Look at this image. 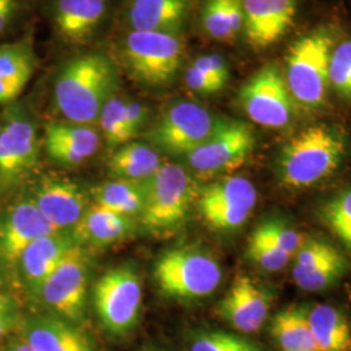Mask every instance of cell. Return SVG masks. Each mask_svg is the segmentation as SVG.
<instances>
[{
  "mask_svg": "<svg viewBox=\"0 0 351 351\" xmlns=\"http://www.w3.org/2000/svg\"><path fill=\"white\" fill-rule=\"evenodd\" d=\"M34 124L19 108H11L0 125V188L16 184L38 162Z\"/></svg>",
  "mask_w": 351,
  "mask_h": 351,
  "instance_id": "14",
  "label": "cell"
},
{
  "mask_svg": "<svg viewBox=\"0 0 351 351\" xmlns=\"http://www.w3.org/2000/svg\"><path fill=\"white\" fill-rule=\"evenodd\" d=\"M185 84L191 91L202 94V95H211L216 94L220 90L226 88L220 82L215 81L213 78L203 75L199 69H197L193 64L189 65L185 73Z\"/></svg>",
  "mask_w": 351,
  "mask_h": 351,
  "instance_id": "39",
  "label": "cell"
},
{
  "mask_svg": "<svg viewBox=\"0 0 351 351\" xmlns=\"http://www.w3.org/2000/svg\"><path fill=\"white\" fill-rule=\"evenodd\" d=\"M116 68L101 53H86L65 64L53 88V99L64 117L73 124L91 125L112 97Z\"/></svg>",
  "mask_w": 351,
  "mask_h": 351,
  "instance_id": "1",
  "label": "cell"
},
{
  "mask_svg": "<svg viewBox=\"0 0 351 351\" xmlns=\"http://www.w3.org/2000/svg\"><path fill=\"white\" fill-rule=\"evenodd\" d=\"M0 351H4V348H3V349H0Z\"/></svg>",
  "mask_w": 351,
  "mask_h": 351,
  "instance_id": "43",
  "label": "cell"
},
{
  "mask_svg": "<svg viewBox=\"0 0 351 351\" xmlns=\"http://www.w3.org/2000/svg\"><path fill=\"white\" fill-rule=\"evenodd\" d=\"M243 32L255 51L277 43L294 24L297 0H242Z\"/></svg>",
  "mask_w": 351,
  "mask_h": 351,
  "instance_id": "16",
  "label": "cell"
},
{
  "mask_svg": "<svg viewBox=\"0 0 351 351\" xmlns=\"http://www.w3.org/2000/svg\"><path fill=\"white\" fill-rule=\"evenodd\" d=\"M348 271V261L326 241L306 239L297 251L293 278L304 291L316 293L333 287Z\"/></svg>",
  "mask_w": 351,
  "mask_h": 351,
  "instance_id": "15",
  "label": "cell"
},
{
  "mask_svg": "<svg viewBox=\"0 0 351 351\" xmlns=\"http://www.w3.org/2000/svg\"><path fill=\"white\" fill-rule=\"evenodd\" d=\"M329 84L343 99H351V39L336 45L330 55Z\"/></svg>",
  "mask_w": 351,
  "mask_h": 351,
  "instance_id": "33",
  "label": "cell"
},
{
  "mask_svg": "<svg viewBox=\"0 0 351 351\" xmlns=\"http://www.w3.org/2000/svg\"><path fill=\"white\" fill-rule=\"evenodd\" d=\"M247 258L265 272H277L289 263L290 255L252 232L247 245Z\"/></svg>",
  "mask_w": 351,
  "mask_h": 351,
  "instance_id": "36",
  "label": "cell"
},
{
  "mask_svg": "<svg viewBox=\"0 0 351 351\" xmlns=\"http://www.w3.org/2000/svg\"><path fill=\"white\" fill-rule=\"evenodd\" d=\"M333 47V30L320 26L298 38L289 49L285 82L294 104L306 111L317 110L326 101Z\"/></svg>",
  "mask_w": 351,
  "mask_h": 351,
  "instance_id": "3",
  "label": "cell"
},
{
  "mask_svg": "<svg viewBox=\"0 0 351 351\" xmlns=\"http://www.w3.org/2000/svg\"><path fill=\"white\" fill-rule=\"evenodd\" d=\"M75 245L71 234L56 232L34 241L24 251L16 269L30 295H39L46 281L62 263L65 254Z\"/></svg>",
  "mask_w": 351,
  "mask_h": 351,
  "instance_id": "19",
  "label": "cell"
},
{
  "mask_svg": "<svg viewBox=\"0 0 351 351\" xmlns=\"http://www.w3.org/2000/svg\"><path fill=\"white\" fill-rule=\"evenodd\" d=\"M191 64L197 69H199L203 75L220 82L223 86H226L228 84V81H229V66H228L226 59L221 55H217V53L202 55Z\"/></svg>",
  "mask_w": 351,
  "mask_h": 351,
  "instance_id": "38",
  "label": "cell"
},
{
  "mask_svg": "<svg viewBox=\"0 0 351 351\" xmlns=\"http://www.w3.org/2000/svg\"><path fill=\"white\" fill-rule=\"evenodd\" d=\"M254 233L276 246L277 249L287 252L290 256L300 250L304 241L294 228L278 219H269L261 223L254 229Z\"/></svg>",
  "mask_w": 351,
  "mask_h": 351,
  "instance_id": "34",
  "label": "cell"
},
{
  "mask_svg": "<svg viewBox=\"0 0 351 351\" xmlns=\"http://www.w3.org/2000/svg\"><path fill=\"white\" fill-rule=\"evenodd\" d=\"M190 351H262L249 339L221 330L203 332L194 337Z\"/></svg>",
  "mask_w": 351,
  "mask_h": 351,
  "instance_id": "35",
  "label": "cell"
},
{
  "mask_svg": "<svg viewBox=\"0 0 351 351\" xmlns=\"http://www.w3.org/2000/svg\"><path fill=\"white\" fill-rule=\"evenodd\" d=\"M124 108L125 99L114 95L103 106L98 121L103 137L110 147H120L132 139L126 130Z\"/></svg>",
  "mask_w": 351,
  "mask_h": 351,
  "instance_id": "31",
  "label": "cell"
},
{
  "mask_svg": "<svg viewBox=\"0 0 351 351\" xmlns=\"http://www.w3.org/2000/svg\"><path fill=\"white\" fill-rule=\"evenodd\" d=\"M346 154V141L336 128L313 125L281 147L277 159L280 181L291 189L314 186L333 175Z\"/></svg>",
  "mask_w": 351,
  "mask_h": 351,
  "instance_id": "2",
  "label": "cell"
},
{
  "mask_svg": "<svg viewBox=\"0 0 351 351\" xmlns=\"http://www.w3.org/2000/svg\"><path fill=\"white\" fill-rule=\"evenodd\" d=\"M24 320L19 301L5 293H0V343L17 332Z\"/></svg>",
  "mask_w": 351,
  "mask_h": 351,
  "instance_id": "37",
  "label": "cell"
},
{
  "mask_svg": "<svg viewBox=\"0 0 351 351\" xmlns=\"http://www.w3.org/2000/svg\"><path fill=\"white\" fill-rule=\"evenodd\" d=\"M106 14V0H58L53 21L68 43H84L94 34Z\"/></svg>",
  "mask_w": 351,
  "mask_h": 351,
  "instance_id": "23",
  "label": "cell"
},
{
  "mask_svg": "<svg viewBox=\"0 0 351 351\" xmlns=\"http://www.w3.org/2000/svg\"><path fill=\"white\" fill-rule=\"evenodd\" d=\"M154 277L165 297L193 301L213 294L220 285L221 268L208 252L184 246L164 252L156 261Z\"/></svg>",
  "mask_w": 351,
  "mask_h": 351,
  "instance_id": "5",
  "label": "cell"
},
{
  "mask_svg": "<svg viewBox=\"0 0 351 351\" xmlns=\"http://www.w3.org/2000/svg\"><path fill=\"white\" fill-rule=\"evenodd\" d=\"M239 103L252 123L264 128L282 129L294 117V101L285 77L275 64L256 71L241 88Z\"/></svg>",
  "mask_w": 351,
  "mask_h": 351,
  "instance_id": "7",
  "label": "cell"
},
{
  "mask_svg": "<svg viewBox=\"0 0 351 351\" xmlns=\"http://www.w3.org/2000/svg\"><path fill=\"white\" fill-rule=\"evenodd\" d=\"M108 171L116 180L143 182L160 167V156L151 146L141 142H128L113 152Z\"/></svg>",
  "mask_w": 351,
  "mask_h": 351,
  "instance_id": "26",
  "label": "cell"
},
{
  "mask_svg": "<svg viewBox=\"0 0 351 351\" xmlns=\"http://www.w3.org/2000/svg\"><path fill=\"white\" fill-rule=\"evenodd\" d=\"M184 56V42L178 34L133 30L121 47L126 71L139 84L162 86L173 80Z\"/></svg>",
  "mask_w": 351,
  "mask_h": 351,
  "instance_id": "6",
  "label": "cell"
},
{
  "mask_svg": "<svg viewBox=\"0 0 351 351\" xmlns=\"http://www.w3.org/2000/svg\"><path fill=\"white\" fill-rule=\"evenodd\" d=\"M271 304L272 297L265 289L251 277L241 275L220 302L219 315L239 332L254 333L264 326Z\"/></svg>",
  "mask_w": 351,
  "mask_h": 351,
  "instance_id": "17",
  "label": "cell"
},
{
  "mask_svg": "<svg viewBox=\"0 0 351 351\" xmlns=\"http://www.w3.org/2000/svg\"><path fill=\"white\" fill-rule=\"evenodd\" d=\"M308 323L322 351H351V324L348 316L330 304L308 310Z\"/></svg>",
  "mask_w": 351,
  "mask_h": 351,
  "instance_id": "28",
  "label": "cell"
},
{
  "mask_svg": "<svg viewBox=\"0 0 351 351\" xmlns=\"http://www.w3.org/2000/svg\"><path fill=\"white\" fill-rule=\"evenodd\" d=\"M94 307L103 326L114 335L129 333L138 322L142 285L129 267L107 271L94 287Z\"/></svg>",
  "mask_w": 351,
  "mask_h": 351,
  "instance_id": "8",
  "label": "cell"
},
{
  "mask_svg": "<svg viewBox=\"0 0 351 351\" xmlns=\"http://www.w3.org/2000/svg\"><path fill=\"white\" fill-rule=\"evenodd\" d=\"M17 10V0H0V34H3L10 24Z\"/></svg>",
  "mask_w": 351,
  "mask_h": 351,
  "instance_id": "41",
  "label": "cell"
},
{
  "mask_svg": "<svg viewBox=\"0 0 351 351\" xmlns=\"http://www.w3.org/2000/svg\"><path fill=\"white\" fill-rule=\"evenodd\" d=\"M202 25L207 36L228 43L243 30L242 0H206L202 10Z\"/></svg>",
  "mask_w": 351,
  "mask_h": 351,
  "instance_id": "29",
  "label": "cell"
},
{
  "mask_svg": "<svg viewBox=\"0 0 351 351\" xmlns=\"http://www.w3.org/2000/svg\"><path fill=\"white\" fill-rule=\"evenodd\" d=\"M217 120L194 101H177L164 111L147 139L167 154L186 156L210 138Z\"/></svg>",
  "mask_w": 351,
  "mask_h": 351,
  "instance_id": "9",
  "label": "cell"
},
{
  "mask_svg": "<svg viewBox=\"0 0 351 351\" xmlns=\"http://www.w3.org/2000/svg\"><path fill=\"white\" fill-rule=\"evenodd\" d=\"M149 110L145 104L137 101H125L124 119H125L126 130L130 138H134L139 129L146 123Z\"/></svg>",
  "mask_w": 351,
  "mask_h": 351,
  "instance_id": "40",
  "label": "cell"
},
{
  "mask_svg": "<svg viewBox=\"0 0 351 351\" xmlns=\"http://www.w3.org/2000/svg\"><path fill=\"white\" fill-rule=\"evenodd\" d=\"M271 335L282 351H322L308 323V310L302 306L278 311L271 322Z\"/></svg>",
  "mask_w": 351,
  "mask_h": 351,
  "instance_id": "27",
  "label": "cell"
},
{
  "mask_svg": "<svg viewBox=\"0 0 351 351\" xmlns=\"http://www.w3.org/2000/svg\"><path fill=\"white\" fill-rule=\"evenodd\" d=\"M255 146L250 126L237 120L219 119L210 138L186 155L189 165L202 175H219L239 168Z\"/></svg>",
  "mask_w": 351,
  "mask_h": 351,
  "instance_id": "10",
  "label": "cell"
},
{
  "mask_svg": "<svg viewBox=\"0 0 351 351\" xmlns=\"http://www.w3.org/2000/svg\"><path fill=\"white\" fill-rule=\"evenodd\" d=\"M36 66L34 51L25 42L0 45V104L19 98Z\"/></svg>",
  "mask_w": 351,
  "mask_h": 351,
  "instance_id": "25",
  "label": "cell"
},
{
  "mask_svg": "<svg viewBox=\"0 0 351 351\" xmlns=\"http://www.w3.org/2000/svg\"><path fill=\"white\" fill-rule=\"evenodd\" d=\"M91 198L93 206L132 217L141 215L143 208L145 186L143 182L116 180L95 186L91 190Z\"/></svg>",
  "mask_w": 351,
  "mask_h": 351,
  "instance_id": "30",
  "label": "cell"
},
{
  "mask_svg": "<svg viewBox=\"0 0 351 351\" xmlns=\"http://www.w3.org/2000/svg\"><path fill=\"white\" fill-rule=\"evenodd\" d=\"M145 203L141 211L142 224L155 234L172 233L184 226L195 199L194 182L178 164L162 167L143 181Z\"/></svg>",
  "mask_w": 351,
  "mask_h": 351,
  "instance_id": "4",
  "label": "cell"
},
{
  "mask_svg": "<svg viewBox=\"0 0 351 351\" xmlns=\"http://www.w3.org/2000/svg\"><path fill=\"white\" fill-rule=\"evenodd\" d=\"M136 226L132 217L90 206L72 228L71 237L75 245L103 247L132 236Z\"/></svg>",
  "mask_w": 351,
  "mask_h": 351,
  "instance_id": "22",
  "label": "cell"
},
{
  "mask_svg": "<svg viewBox=\"0 0 351 351\" xmlns=\"http://www.w3.org/2000/svg\"><path fill=\"white\" fill-rule=\"evenodd\" d=\"M84 246L75 245L51 275L38 298L60 319L80 322L85 315L88 295V263Z\"/></svg>",
  "mask_w": 351,
  "mask_h": 351,
  "instance_id": "11",
  "label": "cell"
},
{
  "mask_svg": "<svg viewBox=\"0 0 351 351\" xmlns=\"http://www.w3.org/2000/svg\"><path fill=\"white\" fill-rule=\"evenodd\" d=\"M322 215L326 226L351 250V189L326 202Z\"/></svg>",
  "mask_w": 351,
  "mask_h": 351,
  "instance_id": "32",
  "label": "cell"
},
{
  "mask_svg": "<svg viewBox=\"0 0 351 351\" xmlns=\"http://www.w3.org/2000/svg\"><path fill=\"white\" fill-rule=\"evenodd\" d=\"M56 232L30 198L13 203L0 213V269H16L34 241Z\"/></svg>",
  "mask_w": 351,
  "mask_h": 351,
  "instance_id": "13",
  "label": "cell"
},
{
  "mask_svg": "<svg viewBox=\"0 0 351 351\" xmlns=\"http://www.w3.org/2000/svg\"><path fill=\"white\" fill-rule=\"evenodd\" d=\"M30 199L58 230L73 228L86 211V197L80 186L60 177H43L32 189Z\"/></svg>",
  "mask_w": 351,
  "mask_h": 351,
  "instance_id": "18",
  "label": "cell"
},
{
  "mask_svg": "<svg viewBox=\"0 0 351 351\" xmlns=\"http://www.w3.org/2000/svg\"><path fill=\"white\" fill-rule=\"evenodd\" d=\"M45 139L51 159L65 165L84 163L101 145V137L95 129L73 123H49L45 128Z\"/></svg>",
  "mask_w": 351,
  "mask_h": 351,
  "instance_id": "21",
  "label": "cell"
},
{
  "mask_svg": "<svg viewBox=\"0 0 351 351\" xmlns=\"http://www.w3.org/2000/svg\"><path fill=\"white\" fill-rule=\"evenodd\" d=\"M4 351H34L26 342L25 339L20 337L19 335L10 337L7 341V345L4 348Z\"/></svg>",
  "mask_w": 351,
  "mask_h": 351,
  "instance_id": "42",
  "label": "cell"
},
{
  "mask_svg": "<svg viewBox=\"0 0 351 351\" xmlns=\"http://www.w3.org/2000/svg\"><path fill=\"white\" fill-rule=\"evenodd\" d=\"M17 335L34 351H95L81 330L60 317H24Z\"/></svg>",
  "mask_w": 351,
  "mask_h": 351,
  "instance_id": "20",
  "label": "cell"
},
{
  "mask_svg": "<svg viewBox=\"0 0 351 351\" xmlns=\"http://www.w3.org/2000/svg\"><path fill=\"white\" fill-rule=\"evenodd\" d=\"M189 11V0H132L129 24L138 32L177 34Z\"/></svg>",
  "mask_w": 351,
  "mask_h": 351,
  "instance_id": "24",
  "label": "cell"
},
{
  "mask_svg": "<svg viewBox=\"0 0 351 351\" xmlns=\"http://www.w3.org/2000/svg\"><path fill=\"white\" fill-rule=\"evenodd\" d=\"M256 203V189L250 180L233 176L215 181L198 197V210L215 230L230 232L243 226Z\"/></svg>",
  "mask_w": 351,
  "mask_h": 351,
  "instance_id": "12",
  "label": "cell"
}]
</instances>
